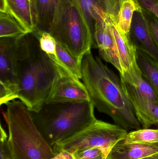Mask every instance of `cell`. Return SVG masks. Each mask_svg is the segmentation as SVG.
Returning <instances> with one entry per match:
<instances>
[{
  "mask_svg": "<svg viewBox=\"0 0 158 159\" xmlns=\"http://www.w3.org/2000/svg\"><path fill=\"white\" fill-rule=\"evenodd\" d=\"M28 34L13 16L0 12V38H17Z\"/></svg>",
  "mask_w": 158,
  "mask_h": 159,
  "instance_id": "ffe728a7",
  "label": "cell"
},
{
  "mask_svg": "<svg viewBox=\"0 0 158 159\" xmlns=\"http://www.w3.org/2000/svg\"><path fill=\"white\" fill-rule=\"evenodd\" d=\"M3 114L8 142L15 159H49L57 155L34 124L30 111L21 101L6 104Z\"/></svg>",
  "mask_w": 158,
  "mask_h": 159,
  "instance_id": "277c9868",
  "label": "cell"
},
{
  "mask_svg": "<svg viewBox=\"0 0 158 159\" xmlns=\"http://www.w3.org/2000/svg\"><path fill=\"white\" fill-rule=\"evenodd\" d=\"M48 32L72 56L82 61L83 56L95 47L94 34L75 4L62 0Z\"/></svg>",
  "mask_w": 158,
  "mask_h": 159,
  "instance_id": "5b68a950",
  "label": "cell"
},
{
  "mask_svg": "<svg viewBox=\"0 0 158 159\" xmlns=\"http://www.w3.org/2000/svg\"><path fill=\"white\" fill-rule=\"evenodd\" d=\"M49 159H74V157L71 153L63 151L57 153L53 157Z\"/></svg>",
  "mask_w": 158,
  "mask_h": 159,
  "instance_id": "4316f807",
  "label": "cell"
},
{
  "mask_svg": "<svg viewBox=\"0 0 158 159\" xmlns=\"http://www.w3.org/2000/svg\"><path fill=\"white\" fill-rule=\"evenodd\" d=\"M128 133L127 130L117 124L96 119L81 131L55 144L52 148L56 154L63 151L73 154L78 150L98 148L107 158L114 146Z\"/></svg>",
  "mask_w": 158,
  "mask_h": 159,
  "instance_id": "8992f818",
  "label": "cell"
},
{
  "mask_svg": "<svg viewBox=\"0 0 158 159\" xmlns=\"http://www.w3.org/2000/svg\"><path fill=\"white\" fill-rule=\"evenodd\" d=\"M72 154L74 159H107L103 151L98 148L78 150Z\"/></svg>",
  "mask_w": 158,
  "mask_h": 159,
  "instance_id": "603a6c76",
  "label": "cell"
},
{
  "mask_svg": "<svg viewBox=\"0 0 158 159\" xmlns=\"http://www.w3.org/2000/svg\"><path fill=\"white\" fill-rule=\"evenodd\" d=\"M136 59L142 75L158 94V64L149 56L137 50Z\"/></svg>",
  "mask_w": 158,
  "mask_h": 159,
  "instance_id": "e0dca14e",
  "label": "cell"
},
{
  "mask_svg": "<svg viewBox=\"0 0 158 159\" xmlns=\"http://www.w3.org/2000/svg\"><path fill=\"white\" fill-rule=\"evenodd\" d=\"M57 52L62 69L74 78L81 79L82 62L57 42Z\"/></svg>",
  "mask_w": 158,
  "mask_h": 159,
  "instance_id": "d6986e66",
  "label": "cell"
},
{
  "mask_svg": "<svg viewBox=\"0 0 158 159\" xmlns=\"http://www.w3.org/2000/svg\"><path fill=\"white\" fill-rule=\"evenodd\" d=\"M81 80L91 102L100 113L109 116L115 124L127 131L141 129L132 105L121 79L91 50L83 56Z\"/></svg>",
  "mask_w": 158,
  "mask_h": 159,
  "instance_id": "6da1fadb",
  "label": "cell"
},
{
  "mask_svg": "<svg viewBox=\"0 0 158 159\" xmlns=\"http://www.w3.org/2000/svg\"><path fill=\"white\" fill-rule=\"evenodd\" d=\"M140 159H158V154L148 156Z\"/></svg>",
  "mask_w": 158,
  "mask_h": 159,
  "instance_id": "83f0119b",
  "label": "cell"
},
{
  "mask_svg": "<svg viewBox=\"0 0 158 159\" xmlns=\"http://www.w3.org/2000/svg\"><path fill=\"white\" fill-rule=\"evenodd\" d=\"M142 7V13L146 20L152 37L158 48V18L152 12Z\"/></svg>",
  "mask_w": 158,
  "mask_h": 159,
  "instance_id": "7402d4cb",
  "label": "cell"
},
{
  "mask_svg": "<svg viewBox=\"0 0 158 159\" xmlns=\"http://www.w3.org/2000/svg\"><path fill=\"white\" fill-rule=\"evenodd\" d=\"M94 108L91 101L46 102L39 111L30 113L36 128L52 148L95 121Z\"/></svg>",
  "mask_w": 158,
  "mask_h": 159,
  "instance_id": "3957f363",
  "label": "cell"
},
{
  "mask_svg": "<svg viewBox=\"0 0 158 159\" xmlns=\"http://www.w3.org/2000/svg\"><path fill=\"white\" fill-rule=\"evenodd\" d=\"M109 16L122 71L121 79L132 84L136 78L142 75L137 62V49L130 39L129 34L124 33L119 28L117 23V17Z\"/></svg>",
  "mask_w": 158,
  "mask_h": 159,
  "instance_id": "ba28073f",
  "label": "cell"
},
{
  "mask_svg": "<svg viewBox=\"0 0 158 159\" xmlns=\"http://www.w3.org/2000/svg\"><path fill=\"white\" fill-rule=\"evenodd\" d=\"M0 12L13 16L29 33L37 30L32 0H0Z\"/></svg>",
  "mask_w": 158,
  "mask_h": 159,
  "instance_id": "4fadbf2b",
  "label": "cell"
},
{
  "mask_svg": "<svg viewBox=\"0 0 158 159\" xmlns=\"http://www.w3.org/2000/svg\"><path fill=\"white\" fill-rule=\"evenodd\" d=\"M123 140L126 143L158 144V129L135 130L128 133Z\"/></svg>",
  "mask_w": 158,
  "mask_h": 159,
  "instance_id": "44dd1931",
  "label": "cell"
},
{
  "mask_svg": "<svg viewBox=\"0 0 158 159\" xmlns=\"http://www.w3.org/2000/svg\"><path fill=\"white\" fill-rule=\"evenodd\" d=\"M36 0H32V6L34 7V4H35V2H36Z\"/></svg>",
  "mask_w": 158,
  "mask_h": 159,
  "instance_id": "f1b7e54d",
  "label": "cell"
},
{
  "mask_svg": "<svg viewBox=\"0 0 158 159\" xmlns=\"http://www.w3.org/2000/svg\"><path fill=\"white\" fill-rule=\"evenodd\" d=\"M121 79L122 88L130 101L135 116L143 129L158 127V103L148 100L131 85Z\"/></svg>",
  "mask_w": 158,
  "mask_h": 159,
  "instance_id": "8fae6325",
  "label": "cell"
},
{
  "mask_svg": "<svg viewBox=\"0 0 158 159\" xmlns=\"http://www.w3.org/2000/svg\"><path fill=\"white\" fill-rule=\"evenodd\" d=\"M129 37L137 50L147 54L158 64V48L142 11L135 12Z\"/></svg>",
  "mask_w": 158,
  "mask_h": 159,
  "instance_id": "7c38bea8",
  "label": "cell"
},
{
  "mask_svg": "<svg viewBox=\"0 0 158 159\" xmlns=\"http://www.w3.org/2000/svg\"><path fill=\"white\" fill-rule=\"evenodd\" d=\"M94 38L100 58L113 65L121 75L122 71L108 15L96 20Z\"/></svg>",
  "mask_w": 158,
  "mask_h": 159,
  "instance_id": "9c48e42d",
  "label": "cell"
},
{
  "mask_svg": "<svg viewBox=\"0 0 158 159\" xmlns=\"http://www.w3.org/2000/svg\"><path fill=\"white\" fill-rule=\"evenodd\" d=\"M105 10L110 16L117 17L120 9L119 0H97Z\"/></svg>",
  "mask_w": 158,
  "mask_h": 159,
  "instance_id": "d4e9b609",
  "label": "cell"
},
{
  "mask_svg": "<svg viewBox=\"0 0 158 159\" xmlns=\"http://www.w3.org/2000/svg\"><path fill=\"white\" fill-rule=\"evenodd\" d=\"M0 128V159H15L9 144L7 134L2 125Z\"/></svg>",
  "mask_w": 158,
  "mask_h": 159,
  "instance_id": "cb8c5ba5",
  "label": "cell"
},
{
  "mask_svg": "<svg viewBox=\"0 0 158 159\" xmlns=\"http://www.w3.org/2000/svg\"><path fill=\"white\" fill-rule=\"evenodd\" d=\"M62 0H36L33 7L37 29L47 31L58 12Z\"/></svg>",
  "mask_w": 158,
  "mask_h": 159,
  "instance_id": "9a60e30c",
  "label": "cell"
},
{
  "mask_svg": "<svg viewBox=\"0 0 158 159\" xmlns=\"http://www.w3.org/2000/svg\"><path fill=\"white\" fill-rule=\"evenodd\" d=\"M158 154V144L126 143L123 140L116 144L107 159H140Z\"/></svg>",
  "mask_w": 158,
  "mask_h": 159,
  "instance_id": "5bb4252c",
  "label": "cell"
},
{
  "mask_svg": "<svg viewBox=\"0 0 158 159\" xmlns=\"http://www.w3.org/2000/svg\"><path fill=\"white\" fill-rule=\"evenodd\" d=\"M30 34L17 38H0V84L18 93V62L29 47Z\"/></svg>",
  "mask_w": 158,
  "mask_h": 159,
  "instance_id": "52a82bcc",
  "label": "cell"
},
{
  "mask_svg": "<svg viewBox=\"0 0 158 159\" xmlns=\"http://www.w3.org/2000/svg\"><path fill=\"white\" fill-rule=\"evenodd\" d=\"M120 9L117 16L118 26L124 33L129 34L135 12L142 11L136 0H119Z\"/></svg>",
  "mask_w": 158,
  "mask_h": 159,
  "instance_id": "ac0fdd59",
  "label": "cell"
},
{
  "mask_svg": "<svg viewBox=\"0 0 158 159\" xmlns=\"http://www.w3.org/2000/svg\"><path fill=\"white\" fill-rule=\"evenodd\" d=\"M60 74L31 33L29 48L18 62V99L30 111L37 112L47 102Z\"/></svg>",
  "mask_w": 158,
  "mask_h": 159,
  "instance_id": "7a4b0ae2",
  "label": "cell"
},
{
  "mask_svg": "<svg viewBox=\"0 0 158 159\" xmlns=\"http://www.w3.org/2000/svg\"><path fill=\"white\" fill-rule=\"evenodd\" d=\"M141 7L155 14L158 18V0H136Z\"/></svg>",
  "mask_w": 158,
  "mask_h": 159,
  "instance_id": "484cf974",
  "label": "cell"
},
{
  "mask_svg": "<svg viewBox=\"0 0 158 159\" xmlns=\"http://www.w3.org/2000/svg\"><path fill=\"white\" fill-rule=\"evenodd\" d=\"M89 93L80 80L66 74H60L46 102L90 101Z\"/></svg>",
  "mask_w": 158,
  "mask_h": 159,
  "instance_id": "30bf717a",
  "label": "cell"
},
{
  "mask_svg": "<svg viewBox=\"0 0 158 159\" xmlns=\"http://www.w3.org/2000/svg\"><path fill=\"white\" fill-rule=\"evenodd\" d=\"M75 4L80 11L90 30L94 33L95 22L107 14L97 0H68Z\"/></svg>",
  "mask_w": 158,
  "mask_h": 159,
  "instance_id": "2e32d148",
  "label": "cell"
}]
</instances>
